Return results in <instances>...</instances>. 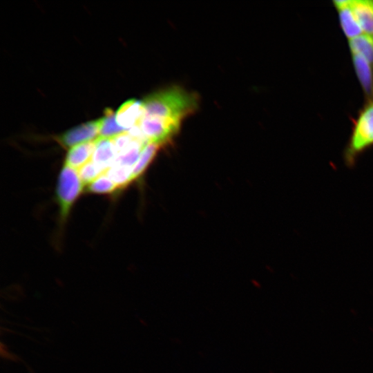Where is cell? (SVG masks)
Returning a JSON list of instances; mask_svg holds the SVG:
<instances>
[{
    "label": "cell",
    "mask_w": 373,
    "mask_h": 373,
    "mask_svg": "<svg viewBox=\"0 0 373 373\" xmlns=\"http://www.w3.org/2000/svg\"><path fill=\"white\" fill-rule=\"evenodd\" d=\"M350 55L355 74L366 100L373 99V66L358 54Z\"/></svg>",
    "instance_id": "8"
},
{
    "label": "cell",
    "mask_w": 373,
    "mask_h": 373,
    "mask_svg": "<svg viewBox=\"0 0 373 373\" xmlns=\"http://www.w3.org/2000/svg\"><path fill=\"white\" fill-rule=\"evenodd\" d=\"M133 169L114 164L106 170L105 174L118 186L119 189L126 187L132 183Z\"/></svg>",
    "instance_id": "15"
},
{
    "label": "cell",
    "mask_w": 373,
    "mask_h": 373,
    "mask_svg": "<svg viewBox=\"0 0 373 373\" xmlns=\"http://www.w3.org/2000/svg\"><path fill=\"white\" fill-rule=\"evenodd\" d=\"M162 147V146L154 142L146 143L141 152L137 162L133 168L132 182L138 180L142 176Z\"/></svg>",
    "instance_id": "12"
},
{
    "label": "cell",
    "mask_w": 373,
    "mask_h": 373,
    "mask_svg": "<svg viewBox=\"0 0 373 373\" xmlns=\"http://www.w3.org/2000/svg\"><path fill=\"white\" fill-rule=\"evenodd\" d=\"M117 154L111 139L98 138L92 161L104 173L115 162Z\"/></svg>",
    "instance_id": "10"
},
{
    "label": "cell",
    "mask_w": 373,
    "mask_h": 373,
    "mask_svg": "<svg viewBox=\"0 0 373 373\" xmlns=\"http://www.w3.org/2000/svg\"><path fill=\"white\" fill-rule=\"evenodd\" d=\"M138 126L148 142H154L163 146L170 143L179 132L181 122L144 115Z\"/></svg>",
    "instance_id": "4"
},
{
    "label": "cell",
    "mask_w": 373,
    "mask_h": 373,
    "mask_svg": "<svg viewBox=\"0 0 373 373\" xmlns=\"http://www.w3.org/2000/svg\"><path fill=\"white\" fill-rule=\"evenodd\" d=\"M79 178L84 186H87L104 172L92 160L78 170Z\"/></svg>",
    "instance_id": "17"
},
{
    "label": "cell",
    "mask_w": 373,
    "mask_h": 373,
    "mask_svg": "<svg viewBox=\"0 0 373 373\" xmlns=\"http://www.w3.org/2000/svg\"><path fill=\"white\" fill-rule=\"evenodd\" d=\"M363 33L373 36V0H349Z\"/></svg>",
    "instance_id": "9"
},
{
    "label": "cell",
    "mask_w": 373,
    "mask_h": 373,
    "mask_svg": "<svg viewBox=\"0 0 373 373\" xmlns=\"http://www.w3.org/2000/svg\"><path fill=\"white\" fill-rule=\"evenodd\" d=\"M145 116L157 117L179 122L196 111L199 106L197 94L178 86L157 91L142 101Z\"/></svg>",
    "instance_id": "1"
},
{
    "label": "cell",
    "mask_w": 373,
    "mask_h": 373,
    "mask_svg": "<svg viewBox=\"0 0 373 373\" xmlns=\"http://www.w3.org/2000/svg\"><path fill=\"white\" fill-rule=\"evenodd\" d=\"M96 146V140L81 144L69 149L64 164L79 170L92 160Z\"/></svg>",
    "instance_id": "11"
},
{
    "label": "cell",
    "mask_w": 373,
    "mask_h": 373,
    "mask_svg": "<svg viewBox=\"0 0 373 373\" xmlns=\"http://www.w3.org/2000/svg\"><path fill=\"white\" fill-rule=\"evenodd\" d=\"M144 115L142 102L136 99L125 102L115 113L117 124L126 130L138 126Z\"/></svg>",
    "instance_id": "6"
},
{
    "label": "cell",
    "mask_w": 373,
    "mask_h": 373,
    "mask_svg": "<svg viewBox=\"0 0 373 373\" xmlns=\"http://www.w3.org/2000/svg\"><path fill=\"white\" fill-rule=\"evenodd\" d=\"M332 3L338 13L342 31L347 39H350L363 34L349 0H336Z\"/></svg>",
    "instance_id": "7"
},
{
    "label": "cell",
    "mask_w": 373,
    "mask_h": 373,
    "mask_svg": "<svg viewBox=\"0 0 373 373\" xmlns=\"http://www.w3.org/2000/svg\"><path fill=\"white\" fill-rule=\"evenodd\" d=\"M127 131L117 124L115 113L112 109L106 108L104 111L99 138L111 139Z\"/></svg>",
    "instance_id": "14"
},
{
    "label": "cell",
    "mask_w": 373,
    "mask_h": 373,
    "mask_svg": "<svg viewBox=\"0 0 373 373\" xmlns=\"http://www.w3.org/2000/svg\"><path fill=\"white\" fill-rule=\"evenodd\" d=\"M102 118L87 122L70 128L57 137V141L64 148H72L86 142L95 141L99 137Z\"/></svg>",
    "instance_id": "5"
},
{
    "label": "cell",
    "mask_w": 373,
    "mask_h": 373,
    "mask_svg": "<svg viewBox=\"0 0 373 373\" xmlns=\"http://www.w3.org/2000/svg\"><path fill=\"white\" fill-rule=\"evenodd\" d=\"M86 189V192L95 194H112L119 189L105 173L88 184Z\"/></svg>",
    "instance_id": "16"
},
{
    "label": "cell",
    "mask_w": 373,
    "mask_h": 373,
    "mask_svg": "<svg viewBox=\"0 0 373 373\" xmlns=\"http://www.w3.org/2000/svg\"><path fill=\"white\" fill-rule=\"evenodd\" d=\"M350 53L363 56L373 66V36L363 33L348 39Z\"/></svg>",
    "instance_id": "13"
},
{
    "label": "cell",
    "mask_w": 373,
    "mask_h": 373,
    "mask_svg": "<svg viewBox=\"0 0 373 373\" xmlns=\"http://www.w3.org/2000/svg\"><path fill=\"white\" fill-rule=\"evenodd\" d=\"M84 187L78 171L64 164L58 176L56 186V202L59 207L60 230L64 227L72 208L82 194Z\"/></svg>",
    "instance_id": "3"
},
{
    "label": "cell",
    "mask_w": 373,
    "mask_h": 373,
    "mask_svg": "<svg viewBox=\"0 0 373 373\" xmlns=\"http://www.w3.org/2000/svg\"><path fill=\"white\" fill-rule=\"evenodd\" d=\"M373 146V99L366 100L352 120L348 142L343 151V160L354 166L359 156Z\"/></svg>",
    "instance_id": "2"
}]
</instances>
